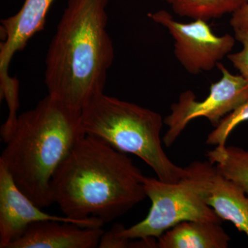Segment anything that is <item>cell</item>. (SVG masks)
Returning a JSON list of instances; mask_svg holds the SVG:
<instances>
[{
    "label": "cell",
    "mask_w": 248,
    "mask_h": 248,
    "mask_svg": "<svg viewBox=\"0 0 248 248\" xmlns=\"http://www.w3.org/2000/svg\"><path fill=\"white\" fill-rule=\"evenodd\" d=\"M234 37L243 45V48L236 53L227 56L240 75L248 80V31H234Z\"/></svg>",
    "instance_id": "16"
},
{
    "label": "cell",
    "mask_w": 248,
    "mask_h": 248,
    "mask_svg": "<svg viewBox=\"0 0 248 248\" xmlns=\"http://www.w3.org/2000/svg\"><path fill=\"white\" fill-rule=\"evenodd\" d=\"M42 209L18 187L8 170L0 163V248H7L28 226L36 222H69L91 228L104 226L98 219L78 221L66 216L49 215Z\"/></svg>",
    "instance_id": "9"
},
{
    "label": "cell",
    "mask_w": 248,
    "mask_h": 248,
    "mask_svg": "<svg viewBox=\"0 0 248 248\" xmlns=\"http://www.w3.org/2000/svg\"><path fill=\"white\" fill-rule=\"evenodd\" d=\"M84 135L81 110L48 94L34 108L18 116L0 163L35 205L46 208L54 203V173Z\"/></svg>",
    "instance_id": "3"
},
{
    "label": "cell",
    "mask_w": 248,
    "mask_h": 248,
    "mask_svg": "<svg viewBox=\"0 0 248 248\" xmlns=\"http://www.w3.org/2000/svg\"><path fill=\"white\" fill-rule=\"evenodd\" d=\"M54 0H25L19 12L1 20L3 42L0 45V90L1 97L12 99L19 96L17 80L10 77L9 67L15 54L45 25L46 18Z\"/></svg>",
    "instance_id": "8"
},
{
    "label": "cell",
    "mask_w": 248,
    "mask_h": 248,
    "mask_svg": "<svg viewBox=\"0 0 248 248\" xmlns=\"http://www.w3.org/2000/svg\"><path fill=\"white\" fill-rule=\"evenodd\" d=\"M104 232L102 227L91 228L58 221L36 222L7 248H99Z\"/></svg>",
    "instance_id": "10"
},
{
    "label": "cell",
    "mask_w": 248,
    "mask_h": 248,
    "mask_svg": "<svg viewBox=\"0 0 248 248\" xmlns=\"http://www.w3.org/2000/svg\"><path fill=\"white\" fill-rule=\"evenodd\" d=\"M100 248H138V241L137 239L130 240L120 237L114 232L112 229L102 234L99 242Z\"/></svg>",
    "instance_id": "17"
},
{
    "label": "cell",
    "mask_w": 248,
    "mask_h": 248,
    "mask_svg": "<svg viewBox=\"0 0 248 248\" xmlns=\"http://www.w3.org/2000/svg\"><path fill=\"white\" fill-rule=\"evenodd\" d=\"M247 0H175L173 12L181 17L209 21L232 14Z\"/></svg>",
    "instance_id": "14"
},
{
    "label": "cell",
    "mask_w": 248,
    "mask_h": 248,
    "mask_svg": "<svg viewBox=\"0 0 248 248\" xmlns=\"http://www.w3.org/2000/svg\"><path fill=\"white\" fill-rule=\"evenodd\" d=\"M208 161L222 175L248 194V150L235 146H217L206 154Z\"/></svg>",
    "instance_id": "13"
},
{
    "label": "cell",
    "mask_w": 248,
    "mask_h": 248,
    "mask_svg": "<svg viewBox=\"0 0 248 248\" xmlns=\"http://www.w3.org/2000/svg\"><path fill=\"white\" fill-rule=\"evenodd\" d=\"M205 221L181 222L156 241L158 248H227L231 237L220 225Z\"/></svg>",
    "instance_id": "12"
},
{
    "label": "cell",
    "mask_w": 248,
    "mask_h": 248,
    "mask_svg": "<svg viewBox=\"0 0 248 248\" xmlns=\"http://www.w3.org/2000/svg\"><path fill=\"white\" fill-rule=\"evenodd\" d=\"M230 24L233 31H248V0L236 12L232 14Z\"/></svg>",
    "instance_id": "18"
},
{
    "label": "cell",
    "mask_w": 248,
    "mask_h": 248,
    "mask_svg": "<svg viewBox=\"0 0 248 248\" xmlns=\"http://www.w3.org/2000/svg\"><path fill=\"white\" fill-rule=\"evenodd\" d=\"M217 66L221 78L212 84L208 97L199 101L192 91H186L171 106L170 114L164 120L168 130L163 143L167 148L176 141L191 121L205 117L215 128L223 117L248 100V80L241 75L232 74L221 63Z\"/></svg>",
    "instance_id": "6"
},
{
    "label": "cell",
    "mask_w": 248,
    "mask_h": 248,
    "mask_svg": "<svg viewBox=\"0 0 248 248\" xmlns=\"http://www.w3.org/2000/svg\"><path fill=\"white\" fill-rule=\"evenodd\" d=\"M213 168L209 161H194L186 166L185 175L174 184L145 177V192L152 203L148 216L128 228L115 225L112 231L124 239H157L182 221L221 223V218L205 202V189Z\"/></svg>",
    "instance_id": "5"
},
{
    "label": "cell",
    "mask_w": 248,
    "mask_h": 248,
    "mask_svg": "<svg viewBox=\"0 0 248 248\" xmlns=\"http://www.w3.org/2000/svg\"><path fill=\"white\" fill-rule=\"evenodd\" d=\"M148 17L169 31L174 40L175 58L189 74L196 76L212 71L234 48V36L217 35L208 21L197 19L190 23L178 22L165 10L151 13Z\"/></svg>",
    "instance_id": "7"
},
{
    "label": "cell",
    "mask_w": 248,
    "mask_h": 248,
    "mask_svg": "<svg viewBox=\"0 0 248 248\" xmlns=\"http://www.w3.org/2000/svg\"><path fill=\"white\" fill-rule=\"evenodd\" d=\"M164 124L158 112L102 94L81 110L86 135L105 141L122 153L143 160L162 182L174 184L186 172L165 153L161 139Z\"/></svg>",
    "instance_id": "4"
},
{
    "label": "cell",
    "mask_w": 248,
    "mask_h": 248,
    "mask_svg": "<svg viewBox=\"0 0 248 248\" xmlns=\"http://www.w3.org/2000/svg\"><path fill=\"white\" fill-rule=\"evenodd\" d=\"M161 1H165V2L169 3L170 4H172L175 0H161Z\"/></svg>",
    "instance_id": "19"
},
{
    "label": "cell",
    "mask_w": 248,
    "mask_h": 248,
    "mask_svg": "<svg viewBox=\"0 0 248 248\" xmlns=\"http://www.w3.org/2000/svg\"><path fill=\"white\" fill-rule=\"evenodd\" d=\"M108 0H68L46 57L48 94L82 110L104 94L115 58Z\"/></svg>",
    "instance_id": "2"
},
{
    "label": "cell",
    "mask_w": 248,
    "mask_h": 248,
    "mask_svg": "<svg viewBox=\"0 0 248 248\" xmlns=\"http://www.w3.org/2000/svg\"><path fill=\"white\" fill-rule=\"evenodd\" d=\"M205 199L221 220L232 222L248 238V194L236 183L222 175L214 165Z\"/></svg>",
    "instance_id": "11"
},
{
    "label": "cell",
    "mask_w": 248,
    "mask_h": 248,
    "mask_svg": "<svg viewBox=\"0 0 248 248\" xmlns=\"http://www.w3.org/2000/svg\"><path fill=\"white\" fill-rule=\"evenodd\" d=\"M144 177L125 153L86 135L59 165L50 187L65 216L105 224L145 200Z\"/></svg>",
    "instance_id": "1"
},
{
    "label": "cell",
    "mask_w": 248,
    "mask_h": 248,
    "mask_svg": "<svg viewBox=\"0 0 248 248\" xmlns=\"http://www.w3.org/2000/svg\"><path fill=\"white\" fill-rule=\"evenodd\" d=\"M248 120V99L222 119L219 124L207 137L206 143L210 146H226L227 139L239 124Z\"/></svg>",
    "instance_id": "15"
}]
</instances>
